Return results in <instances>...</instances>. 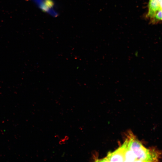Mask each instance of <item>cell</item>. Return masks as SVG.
Masks as SVG:
<instances>
[{"label":"cell","instance_id":"cell-1","mask_svg":"<svg viewBox=\"0 0 162 162\" xmlns=\"http://www.w3.org/2000/svg\"><path fill=\"white\" fill-rule=\"evenodd\" d=\"M132 153L136 161H156L159 154L155 150L148 149L145 147L133 134L129 133L125 141Z\"/></svg>","mask_w":162,"mask_h":162},{"label":"cell","instance_id":"cell-2","mask_svg":"<svg viewBox=\"0 0 162 162\" xmlns=\"http://www.w3.org/2000/svg\"><path fill=\"white\" fill-rule=\"evenodd\" d=\"M162 0H149L148 11L144 16L146 19L150 20L159 12L162 11Z\"/></svg>","mask_w":162,"mask_h":162},{"label":"cell","instance_id":"cell-3","mask_svg":"<svg viewBox=\"0 0 162 162\" xmlns=\"http://www.w3.org/2000/svg\"><path fill=\"white\" fill-rule=\"evenodd\" d=\"M125 158L123 149L121 146L115 151L109 152L105 158L99 160L98 161L124 162Z\"/></svg>","mask_w":162,"mask_h":162}]
</instances>
